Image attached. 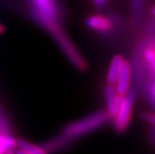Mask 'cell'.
Segmentation results:
<instances>
[{
  "instance_id": "4fadbf2b",
  "label": "cell",
  "mask_w": 155,
  "mask_h": 154,
  "mask_svg": "<svg viewBox=\"0 0 155 154\" xmlns=\"http://www.w3.org/2000/svg\"><path fill=\"white\" fill-rule=\"evenodd\" d=\"M144 90L149 102L155 108V80L153 83L144 84Z\"/></svg>"
},
{
  "instance_id": "277c9868",
  "label": "cell",
  "mask_w": 155,
  "mask_h": 154,
  "mask_svg": "<svg viewBox=\"0 0 155 154\" xmlns=\"http://www.w3.org/2000/svg\"><path fill=\"white\" fill-rule=\"evenodd\" d=\"M136 98V90L134 88H130L129 90L122 96L116 114L110 121L117 132L123 133L128 128L131 121L132 107Z\"/></svg>"
},
{
  "instance_id": "ba28073f",
  "label": "cell",
  "mask_w": 155,
  "mask_h": 154,
  "mask_svg": "<svg viewBox=\"0 0 155 154\" xmlns=\"http://www.w3.org/2000/svg\"><path fill=\"white\" fill-rule=\"evenodd\" d=\"M124 61V59L121 55L117 54L113 57L109 64L108 70L106 73V84H111V85H114L116 84Z\"/></svg>"
},
{
  "instance_id": "30bf717a",
  "label": "cell",
  "mask_w": 155,
  "mask_h": 154,
  "mask_svg": "<svg viewBox=\"0 0 155 154\" xmlns=\"http://www.w3.org/2000/svg\"><path fill=\"white\" fill-rule=\"evenodd\" d=\"M143 0H131V24L136 28L140 24L143 15Z\"/></svg>"
},
{
  "instance_id": "9c48e42d",
  "label": "cell",
  "mask_w": 155,
  "mask_h": 154,
  "mask_svg": "<svg viewBox=\"0 0 155 154\" xmlns=\"http://www.w3.org/2000/svg\"><path fill=\"white\" fill-rule=\"evenodd\" d=\"M16 148L28 154H47L41 146H36L25 139H16Z\"/></svg>"
},
{
  "instance_id": "ac0fdd59",
  "label": "cell",
  "mask_w": 155,
  "mask_h": 154,
  "mask_svg": "<svg viewBox=\"0 0 155 154\" xmlns=\"http://www.w3.org/2000/svg\"><path fill=\"white\" fill-rule=\"evenodd\" d=\"M3 31H4V28H3V26H2V25H0V34L2 33Z\"/></svg>"
},
{
  "instance_id": "8992f818",
  "label": "cell",
  "mask_w": 155,
  "mask_h": 154,
  "mask_svg": "<svg viewBox=\"0 0 155 154\" xmlns=\"http://www.w3.org/2000/svg\"><path fill=\"white\" fill-rule=\"evenodd\" d=\"M132 68L129 61L124 60L121 69L114 84L115 89L119 95H124L129 90L132 81Z\"/></svg>"
},
{
  "instance_id": "8fae6325",
  "label": "cell",
  "mask_w": 155,
  "mask_h": 154,
  "mask_svg": "<svg viewBox=\"0 0 155 154\" xmlns=\"http://www.w3.org/2000/svg\"><path fill=\"white\" fill-rule=\"evenodd\" d=\"M143 59L144 64H147L150 72L155 74V50L151 45H144L143 49Z\"/></svg>"
},
{
  "instance_id": "ffe728a7",
  "label": "cell",
  "mask_w": 155,
  "mask_h": 154,
  "mask_svg": "<svg viewBox=\"0 0 155 154\" xmlns=\"http://www.w3.org/2000/svg\"><path fill=\"white\" fill-rule=\"evenodd\" d=\"M151 46H152V47H153V49L155 50V43H153V44H151Z\"/></svg>"
},
{
  "instance_id": "52a82bcc",
  "label": "cell",
  "mask_w": 155,
  "mask_h": 154,
  "mask_svg": "<svg viewBox=\"0 0 155 154\" xmlns=\"http://www.w3.org/2000/svg\"><path fill=\"white\" fill-rule=\"evenodd\" d=\"M71 144V142H69L65 136H63L61 133H58L51 139L45 141L41 145V146L47 152V154H50L63 151L68 148Z\"/></svg>"
},
{
  "instance_id": "5b68a950",
  "label": "cell",
  "mask_w": 155,
  "mask_h": 154,
  "mask_svg": "<svg viewBox=\"0 0 155 154\" xmlns=\"http://www.w3.org/2000/svg\"><path fill=\"white\" fill-rule=\"evenodd\" d=\"M123 95H119L117 93L114 85L106 84L103 88V97H104L106 109L105 111L108 114L110 121L114 117L116 112L120 105V100Z\"/></svg>"
},
{
  "instance_id": "7a4b0ae2",
  "label": "cell",
  "mask_w": 155,
  "mask_h": 154,
  "mask_svg": "<svg viewBox=\"0 0 155 154\" xmlns=\"http://www.w3.org/2000/svg\"><path fill=\"white\" fill-rule=\"evenodd\" d=\"M108 122H110V119L106 112L103 109L97 110L81 119L71 122L59 133L73 143L100 129Z\"/></svg>"
},
{
  "instance_id": "9a60e30c",
  "label": "cell",
  "mask_w": 155,
  "mask_h": 154,
  "mask_svg": "<svg viewBox=\"0 0 155 154\" xmlns=\"http://www.w3.org/2000/svg\"><path fill=\"white\" fill-rule=\"evenodd\" d=\"M94 6L98 10H102L106 6V0H93Z\"/></svg>"
},
{
  "instance_id": "d6986e66",
  "label": "cell",
  "mask_w": 155,
  "mask_h": 154,
  "mask_svg": "<svg viewBox=\"0 0 155 154\" xmlns=\"http://www.w3.org/2000/svg\"><path fill=\"white\" fill-rule=\"evenodd\" d=\"M151 11H152V14H153V15L155 16V6H153V8H152V10H151Z\"/></svg>"
},
{
  "instance_id": "e0dca14e",
  "label": "cell",
  "mask_w": 155,
  "mask_h": 154,
  "mask_svg": "<svg viewBox=\"0 0 155 154\" xmlns=\"http://www.w3.org/2000/svg\"><path fill=\"white\" fill-rule=\"evenodd\" d=\"M2 154H14V150L6 151V152H5L4 153H2Z\"/></svg>"
},
{
  "instance_id": "5bb4252c",
  "label": "cell",
  "mask_w": 155,
  "mask_h": 154,
  "mask_svg": "<svg viewBox=\"0 0 155 154\" xmlns=\"http://www.w3.org/2000/svg\"><path fill=\"white\" fill-rule=\"evenodd\" d=\"M140 116L143 120L150 123V124H152L153 126H154L155 127V114H152V113H143L140 114Z\"/></svg>"
},
{
  "instance_id": "7c38bea8",
  "label": "cell",
  "mask_w": 155,
  "mask_h": 154,
  "mask_svg": "<svg viewBox=\"0 0 155 154\" xmlns=\"http://www.w3.org/2000/svg\"><path fill=\"white\" fill-rule=\"evenodd\" d=\"M16 148V139L13 135L0 134V154Z\"/></svg>"
},
{
  "instance_id": "6da1fadb",
  "label": "cell",
  "mask_w": 155,
  "mask_h": 154,
  "mask_svg": "<svg viewBox=\"0 0 155 154\" xmlns=\"http://www.w3.org/2000/svg\"><path fill=\"white\" fill-rule=\"evenodd\" d=\"M31 18L49 33L76 68L82 66L84 59L65 33L63 28L65 9L60 0H27Z\"/></svg>"
},
{
  "instance_id": "2e32d148",
  "label": "cell",
  "mask_w": 155,
  "mask_h": 154,
  "mask_svg": "<svg viewBox=\"0 0 155 154\" xmlns=\"http://www.w3.org/2000/svg\"><path fill=\"white\" fill-rule=\"evenodd\" d=\"M14 154H28L26 152H23V151L20 150V149H17L16 151H14Z\"/></svg>"
},
{
  "instance_id": "3957f363",
  "label": "cell",
  "mask_w": 155,
  "mask_h": 154,
  "mask_svg": "<svg viewBox=\"0 0 155 154\" xmlns=\"http://www.w3.org/2000/svg\"><path fill=\"white\" fill-rule=\"evenodd\" d=\"M85 25L99 37L112 40L120 31L121 20L118 14L114 12H109L105 15L94 14L89 16L85 20Z\"/></svg>"
}]
</instances>
